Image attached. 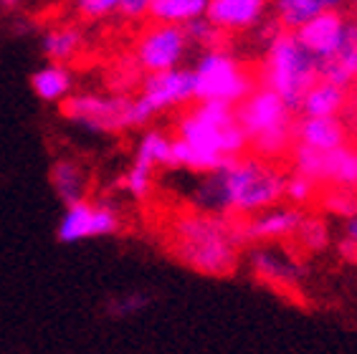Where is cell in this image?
<instances>
[{
  "instance_id": "6da1fadb",
  "label": "cell",
  "mask_w": 357,
  "mask_h": 354,
  "mask_svg": "<svg viewBox=\"0 0 357 354\" xmlns=\"http://www.w3.org/2000/svg\"><path fill=\"white\" fill-rule=\"evenodd\" d=\"M284 185L287 172L276 162L243 155L228 160L215 172L200 175L195 190L190 192V203L200 213H213L223 218H251L282 203Z\"/></svg>"
},
{
  "instance_id": "7a4b0ae2",
  "label": "cell",
  "mask_w": 357,
  "mask_h": 354,
  "mask_svg": "<svg viewBox=\"0 0 357 354\" xmlns=\"http://www.w3.org/2000/svg\"><path fill=\"white\" fill-rule=\"evenodd\" d=\"M246 152L248 139L236 122V107L220 102H195V107L175 124L170 167L188 170L192 175H208Z\"/></svg>"
},
{
  "instance_id": "3957f363",
  "label": "cell",
  "mask_w": 357,
  "mask_h": 354,
  "mask_svg": "<svg viewBox=\"0 0 357 354\" xmlns=\"http://www.w3.org/2000/svg\"><path fill=\"white\" fill-rule=\"evenodd\" d=\"M238 220L192 210L178 215L170 225L172 256L203 276H231L241 251Z\"/></svg>"
},
{
  "instance_id": "277c9868",
  "label": "cell",
  "mask_w": 357,
  "mask_h": 354,
  "mask_svg": "<svg viewBox=\"0 0 357 354\" xmlns=\"http://www.w3.org/2000/svg\"><path fill=\"white\" fill-rule=\"evenodd\" d=\"M236 122L248 139V152L266 162L294 150V109L261 84L236 107Z\"/></svg>"
},
{
  "instance_id": "5b68a950",
  "label": "cell",
  "mask_w": 357,
  "mask_h": 354,
  "mask_svg": "<svg viewBox=\"0 0 357 354\" xmlns=\"http://www.w3.org/2000/svg\"><path fill=\"white\" fill-rule=\"evenodd\" d=\"M259 79L261 86L271 88L291 109L299 111L304 94L312 88V84L319 82V61L299 43L294 33L279 31L271 41H266Z\"/></svg>"
},
{
  "instance_id": "8992f818",
  "label": "cell",
  "mask_w": 357,
  "mask_h": 354,
  "mask_svg": "<svg viewBox=\"0 0 357 354\" xmlns=\"http://www.w3.org/2000/svg\"><path fill=\"white\" fill-rule=\"evenodd\" d=\"M63 116L71 124L91 134H117V132L139 130L150 122L152 114L144 104L132 94H99V91H79L61 104Z\"/></svg>"
},
{
  "instance_id": "52a82bcc",
  "label": "cell",
  "mask_w": 357,
  "mask_h": 354,
  "mask_svg": "<svg viewBox=\"0 0 357 354\" xmlns=\"http://www.w3.org/2000/svg\"><path fill=\"white\" fill-rule=\"evenodd\" d=\"M190 68L195 79V102H220L238 107L256 88V79L246 63H241L223 46L200 51Z\"/></svg>"
},
{
  "instance_id": "ba28073f",
  "label": "cell",
  "mask_w": 357,
  "mask_h": 354,
  "mask_svg": "<svg viewBox=\"0 0 357 354\" xmlns=\"http://www.w3.org/2000/svg\"><path fill=\"white\" fill-rule=\"evenodd\" d=\"M190 54V38L185 26H170V23H150L139 33L135 43V66L144 74H160L180 68Z\"/></svg>"
},
{
  "instance_id": "9c48e42d",
  "label": "cell",
  "mask_w": 357,
  "mask_h": 354,
  "mask_svg": "<svg viewBox=\"0 0 357 354\" xmlns=\"http://www.w3.org/2000/svg\"><path fill=\"white\" fill-rule=\"evenodd\" d=\"M122 228V215L107 200H82L66 205L56 225L59 243H84L89 238H107Z\"/></svg>"
},
{
  "instance_id": "30bf717a",
  "label": "cell",
  "mask_w": 357,
  "mask_h": 354,
  "mask_svg": "<svg viewBox=\"0 0 357 354\" xmlns=\"http://www.w3.org/2000/svg\"><path fill=\"white\" fill-rule=\"evenodd\" d=\"M135 96L144 104V109L152 116L162 114V111L183 109V107L195 102L192 68L180 66L170 68V71H160V74H144Z\"/></svg>"
},
{
  "instance_id": "8fae6325",
  "label": "cell",
  "mask_w": 357,
  "mask_h": 354,
  "mask_svg": "<svg viewBox=\"0 0 357 354\" xmlns=\"http://www.w3.org/2000/svg\"><path fill=\"white\" fill-rule=\"evenodd\" d=\"M302 218H304V213L299 210V208H291V205H274V208H266V210L256 213V215H251V218L238 223L241 243L294 238Z\"/></svg>"
},
{
  "instance_id": "7c38bea8",
  "label": "cell",
  "mask_w": 357,
  "mask_h": 354,
  "mask_svg": "<svg viewBox=\"0 0 357 354\" xmlns=\"http://www.w3.org/2000/svg\"><path fill=\"white\" fill-rule=\"evenodd\" d=\"M268 0H208L206 18L223 33H243L266 21Z\"/></svg>"
},
{
  "instance_id": "4fadbf2b",
  "label": "cell",
  "mask_w": 357,
  "mask_h": 354,
  "mask_svg": "<svg viewBox=\"0 0 357 354\" xmlns=\"http://www.w3.org/2000/svg\"><path fill=\"white\" fill-rule=\"evenodd\" d=\"M344 28H347V18L337 10H322V13L312 18L307 26H302L296 31V38L302 43L317 61H327L332 54L337 51V46L342 43Z\"/></svg>"
},
{
  "instance_id": "5bb4252c",
  "label": "cell",
  "mask_w": 357,
  "mask_h": 354,
  "mask_svg": "<svg viewBox=\"0 0 357 354\" xmlns=\"http://www.w3.org/2000/svg\"><path fill=\"white\" fill-rule=\"evenodd\" d=\"M350 132L342 119H317V116H302L294 124V147L314 152H332L350 144Z\"/></svg>"
},
{
  "instance_id": "9a60e30c",
  "label": "cell",
  "mask_w": 357,
  "mask_h": 354,
  "mask_svg": "<svg viewBox=\"0 0 357 354\" xmlns=\"http://www.w3.org/2000/svg\"><path fill=\"white\" fill-rule=\"evenodd\" d=\"M319 79L344 88L357 84V18H347L342 43L327 61L319 63Z\"/></svg>"
},
{
  "instance_id": "2e32d148",
  "label": "cell",
  "mask_w": 357,
  "mask_h": 354,
  "mask_svg": "<svg viewBox=\"0 0 357 354\" xmlns=\"http://www.w3.org/2000/svg\"><path fill=\"white\" fill-rule=\"evenodd\" d=\"M347 109H350V88L324 82V79L312 84V88L299 104L302 116H317V119H340L342 111Z\"/></svg>"
},
{
  "instance_id": "e0dca14e",
  "label": "cell",
  "mask_w": 357,
  "mask_h": 354,
  "mask_svg": "<svg viewBox=\"0 0 357 354\" xmlns=\"http://www.w3.org/2000/svg\"><path fill=\"white\" fill-rule=\"evenodd\" d=\"M319 187H342L357 192V144L324 152L319 160Z\"/></svg>"
},
{
  "instance_id": "ac0fdd59",
  "label": "cell",
  "mask_w": 357,
  "mask_h": 354,
  "mask_svg": "<svg viewBox=\"0 0 357 354\" xmlns=\"http://www.w3.org/2000/svg\"><path fill=\"white\" fill-rule=\"evenodd\" d=\"M51 187H54V195L66 205L82 203L86 200V192H89V175H86V167H84L79 160L74 157H61L51 164Z\"/></svg>"
},
{
  "instance_id": "d6986e66",
  "label": "cell",
  "mask_w": 357,
  "mask_h": 354,
  "mask_svg": "<svg viewBox=\"0 0 357 354\" xmlns=\"http://www.w3.org/2000/svg\"><path fill=\"white\" fill-rule=\"evenodd\" d=\"M31 91L43 104H63L74 91V74L66 63L48 61L31 74Z\"/></svg>"
},
{
  "instance_id": "ffe728a7",
  "label": "cell",
  "mask_w": 357,
  "mask_h": 354,
  "mask_svg": "<svg viewBox=\"0 0 357 354\" xmlns=\"http://www.w3.org/2000/svg\"><path fill=\"white\" fill-rule=\"evenodd\" d=\"M251 268L264 284H271V286L279 288L291 286L299 279V268H296L294 261L287 259L279 251H271V248H256L251 253Z\"/></svg>"
},
{
  "instance_id": "44dd1931",
  "label": "cell",
  "mask_w": 357,
  "mask_h": 354,
  "mask_svg": "<svg viewBox=\"0 0 357 354\" xmlns=\"http://www.w3.org/2000/svg\"><path fill=\"white\" fill-rule=\"evenodd\" d=\"M82 48H84V31L79 26H71V23L48 28L41 36L43 56L54 63H69Z\"/></svg>"
},
{
  "instance_id": "7402d4cb",
  "label": "cell",
  "mask_w": 357,
  "mask_h": 354,
  "mask_svg": "<svg viewBox=\"0 0 357 354\" xmlns=\"http://www.w3.org/2000/svg\"><path fill=\"white\" fill-rule=\"evenodd\" d=\"M172 160V137L162 130H144L135 144V157L132 162L150 167L152 172L170 167Z\"/></svg>"
},
{
  "instance_id": "603a6c76",
  "label": "cell",
  "mask_w": 357,
  "mask_h": 354,
  "mask_svg": "<svg viewBox=\"0 0 357 354\" xmlns=\"http://www.w3.org/2000/svg\"><path fill=\"white\" fill-rule=\"evenodd\" d=\"M208 0H152V23H170V26H188V23L206 18Z\"/></svg>"
},
{
  "instance_id": "cb8c5ba5",
  "label": "cell",
  "mask_w": 357,
  "mask_h": 354,
  "mask_svg": "<svg viewBox=\"0 0 357 354\" xmlns=\"http://www.w3.org/2000/svg\"><path fill=\"white\" fill-rule=\"evenodd\" d=\"M322 10H327V8H322L319 0H271L274 23L282 31H289V33H296L299 28L307 26Z\"/></svg>"
},
{
  "instance_id": "d4e9b609",
  "label": "cell",
  "mask_w": 357,
  "mask_h": 354,
  "mask_svg": "<svg viewBox=\"0 0 357 354\" xmlns=\"http://www.w3.org/2000/svg\"><path fill=\"white\" fill-rule=\"evenodd\" d=\"M296 243L302 245L304 251L317 253V251H324L327 245H330L332 236H330V225L324 223L322 218H317V215H304L299 228H296Z\"/></svg>"
},
{
  "instance_id": "484cf974",
  "label": "cell",
  "mask_w": 357,
  "mask_h": 354,
  "mask_svg": "<svg viewBox=\"0 0 357 354\" xmlns=\"http://www.w3.org/2000/svg\"><path fill=\"white\" fill-rule=\"evenodd\" d=\"M319 203L330 215L337 218H352L357 215V192L355 190H342V187H319Z\"/></svg>"
},
{
  "instance_id": "4316f807",
  "label": "cell",
  "mask_w": 357,
  "mask_h": 354,
  "mask_svg": "<svg viewBox=\"0 0 357 354\" xmlns=\"http://www.w3.org/2000/svg\"><path fill=\"white\" fill-rule=\"evenodd\" d=\"M122 187L124 192L135 200H147L155 190V172L150 167H142V164L132 162L122 175Z\"/></svg>"
},
{
  "instance_id": "83f0119b",
  "label": "cell",
  "mask_w": 357,
  "mask_h": 354,
  "mask_svg": "<svg viewBox=\"0 0 357 354\" xmlns=\"http://www.w3.org/2000/svg\"><path fill=\"white\" fill-rule=\"evenodd\" d=\"M319 198V185H314L307 177L296 175H287V185H284V200H287L291 208H307L312 200Z\"/></svg>"
},
{
  "instance_id": "f1b7e54d",
  "label": "cell",
  "mask_w": 357,
  "mask_h": 354,
  "mask_svg": "<svg viewBox=\"0 0 357 354\" xmlns=\"http://www.w3.org/2000/svg\"><path fill=\"white\" fill-rule=\"evenodd\" d=\"M185 33H188V38H190V46L195 43V46H200L203 51L220 48V43H223V31H218L208 18H198V21L188 23Z\"/></svg>"
},
{
  "instance_id": "f546056e",
  "label": "cell",
  "mask_w": 357,
  "mask_h": 354,
  "mask_svg": "<svg viewBox=\"0 0 357 354\" xmlns=\"http://www.w3.org/2000/svg\"><path fill=\"white\" fill-rule=\"evenodd\" d=\"M71 8L82 21L94 23L117 13L119 0H71Z\"/></svg>"
},
{
  "instance_id": "4dcf8cb0",
  "label": "cell",
  "mask_w": 357,
  "mask_h": 354,
  "mask_svg": "<svg viewBox=\"0 0 357 354\" xmlns=\"http://www.w3.org/2000/svg\"><path fill=\"white\" fill-rule=\"evenodd\" d=\"M150 8L152 0H119L117 15L122 21H142V18H150Z\"/></svg>"
},
{
  "instance_id": "1f68e13d",
  "label": "cell",
  "mask_w": 357,
  "mask_h": 354,
  "mask_svg": "<svg viewBox=\"0 0 357 354\" xmlns=\"http://www.w3.org/2000/svg\"><path fill=\"white\" fill-rule=\"evenodd\" d=\"M144 304H147V296H142V293H127V296H122V299L112 304L109 311L114 316H130V314H137Z\"/></svg>"
},
{
  "instance_id": "d6a6232c",
  "label": "cell",
  "mask_w": 357,
  "mask_h": 354,
  "mask_svg": "<svg viewBox=\"0 0 357 354\" xmlns=\"http://www.w3.org/2000/svg\"><path fill=\"white\" fill-rule=\"evenodd\" d=\"M342 240H347V243L357 248V215H352V218L344 220V236H342Z\"/></svg>"
},
{
  "instance_id": "836d02e7",
  "label": "cell",
  "mask_w": 357,
  "mask_h": 354,
  "mask_svg": "<svg viewBox=\"0 0 357 354\" xmlns=\"http://www.w3.org/2000/svg\"><path fill=\"white\" fill-rule=\"evenodd\" d=\"M322 3V8H327V10H335L337 6H342L344 0H319Z\"/></svg>"
},
{
  "instance_id": "e575fe53",
  "label": "cell",
  "mask_w": 357,
  "mask_h": 354,
  "mask_svg": "<svg viewBox=\"0 0 357 354\" xmlns=\"http://www.w3.org/2000/svg\"><path fill=\"white\" fill-rule=\"evenodd\" d=\"M350 109H352V116H355V122H357V91L350 96Z\"/></svg>"
},
{
  "instance_id": "d590c367",
  "label": "cell",
  "mask_w": 357,
  "mask_h": 354,
  "mask_svg": "<svg viewBox=\"0 0 357 354\" xmlns=\"http://www.w3.org/2000/svg\"><path fill=\"white\" fill-rule=\"evenodd\" d=\"M18 3H21V0H0V6L3 8H15Z\"/></svg>"
},
{
  "instance_id": "8d00e7d4",
  "label": "cell",
  "mask_w": 357,
  "mask_h": 354,
  "mask_svg": "<svg viewBox=\"0 0 357 354\" xmlns=\"http://www.w3.org/2000/svg\"><path fill=\"white\" fill-rule=\"evenodd\" d=\"M352 3H355V8H357V0H352Z\"/></svg>"
}]
</instances>
